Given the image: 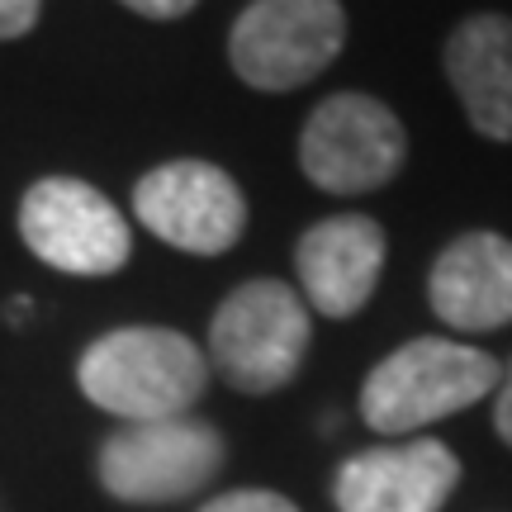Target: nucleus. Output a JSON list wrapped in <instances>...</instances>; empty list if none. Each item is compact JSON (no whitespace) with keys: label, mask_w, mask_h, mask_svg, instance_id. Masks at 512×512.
<instances>
[{"label":"nucleus","mask_w":512,"mask_h":512,"mask_svg":"<svg viewBox=\"0 0 512 512\" xmlns=\"http://www.w3.org/2000/svg\"><path fill=\"white\" fill-rule=\"evenodd\" d=\"M446 81L479 138L512 143V15L484 10L446 38Z\"/></svg>","instance_id":"obj_12"},{"label":"nucleus","mask_w":512,"mask_h":512,"mask_svg":"<svg viewBox=\"0 0 512 512\" xmlns=\"http://www.w3.org/2000/svg\"><path fill=\"white\" fill-rule=\"evenodd\" d=\"M19 238L24 247L67 275H114L133 256L128 219L76 176L34 181L19 200Z\"/></svg>","instance_id":"obj_7"},{"label":"nucleus","mask_w":512,"mask_h":512,"mask_svg":"<svg viewBox=\"0 0 512 512\" xmlns=\"http://www.w3.org/2000/svg\"><path fill=\"white\" fill-rule=\"evenodd\" d=\"M408 133L384 100L361 91L328 95L299 133V166L328 195H370L403 171Z\"/></svg>","instance_id":"obj_6"},{"label":"nucleus","mask_w":512,"mask_h":512,"mask_svg":"<svg viewBox=\"0 0 512 512\" xmlns=\"http://www.w3.org/2000/svg\"><path fill=\"white\" fill-rule=\"evenodd\" d=\"M494 432L512 446V361L503 366V375H498V389H494Z\"/></svg>","instance_id":"obj_15"},{"label":"nucleus","mask_w":512,"mask_h":512,"mask_svg":"<svg viewBox=\"0 0 512 512\" xmlns=\"http://www.w3.org/2000/svg\"><path fill=\"white\" fill-rule=\"evenodd\" d=\"M460 484V460L446 441L418 437L370 446L342 460L332 479L337 512H441Z\"/></svg>","instance_id":"obj_9"},{"label":"nucleus","mask_w":512,"mask_h":512,"mask_svg":"<svg viewBox=\"0 0 512 512\" xmlns=\"http://www.w3.org/2000/svg\"><path fill=\"white\" fill-rule=\"evenodd\" d=\"M313 342L309 304L285 280H247L209 323V366L238 394H275L299 375Z\"/></svg>","instance_id":"obj_3"},{"label":"nucleus","mask_w":512,"mask_h":512,"mask_svg":"<svg viewBox=\"0 0 512 512\" xmlns=\"http://www.w3.org/2000/svg\"><path fill=\"white\" fill-rule=\"evenodd\" d=\"M43 0H0V38H24L38 24Z\"/></svg>","instance_id":"obj_14"},{"label":"nucleus","mask_w":512,"mask_h":512,"mask_svg":"<svg viewBox=\"0 0 512 512\" xmlns=\"http://www.w3.org/2000/svg\"><path fill=\"white\" fill-rule=\"evenodd\" d=\"M200 512H299L285 494H271V489H233V494L209 498Z\"/></svg>","instance_id":"obj_13"},{"label":"nucleus","mask_w":512,"mask_h":512,"mask_svg":"<svg viewBox=\"0 0 512 512\" xmlns=\"http://www.w3.org/2000/svg\"><path fill=\"white\" fill-rule=\"evenodd\" d=\"M498 375L503 366L489 351L451 342V337H418V342H403L366 375L361 418L380 437H408L489 399L498 389Z\"/></svg>","instance_id":"obj_2"},{"label":"nucleus","mask_w":512,"mask_h":512,"mask_svg":"<svg viewBox=\"0 0 512 512\" xmlns=\"http://www.w3.org/2000/svg\"><path fill=\"white\" fill-rule=\"evenodd\" d=\"M427 299L446 328L498 332L512 323V242L498 233H465L427 275Z\"/></svg>","instance_id":"obj_11"},{"label":"nucleus","mask_w":512,"mask_h":512,"mask_svg":"<svg viewBox=\"0 0 512 512\" xmlns=\"http://www.w3.org/2000/svg\"><path fill=\"white\" fill-rule=\"evenodd\" d=\"M133 214L152 238L190 256H219L247 228L238 181L214 162H166L133 185Z\"/></svg>","instance_id":"obj_8"},{"label":"nucleus","mask_w":512,"mask_h":512,"mask_svg":"<svg viewBox=\"0 0 512 512\" xmlns=\"http://www.w3.org/2000/svg\"><path fill=\"white\" fill-rule=\"evenodd\" d=\"M304 304L323 318H351L370 304L384 271V228L366 214H337L313 223L294 247Z\"/></svg>","instance_id":"obj_10"},{"label":"nucleus","mask_w":512,"mask_h":512,"mask_svg":"<svg viewBox=\"0 0 512 512\" xmlns=\"http://www.w3.org/2000/svg\"><path fill=\"white\" fill-rule=\"evenodd\" d=\"M342 43V0H252L228 34V62L252 91H294L328 72Z\"/></svg>","instance_id":"obj_5"},{"label":"nucleus","mask_w":512,"mask_h":512,"mask_svg":"<svg viewBox=\"0 0 512 512\" xmlns=\"http://www.w3.org/2000/svg\"><path fill=\"white\" fill-rule=\"evenodd\" d=\"M76 384L124 422L181 418L204 399L209 361L176 328H114L81 351Z\"/></svg>","instance_id":"obj_1"},{"label":"nucleus","mask_w":512,"mask_h":512,"mask_svg":"<svg viewBox=\"0 0 512 512\" xmlns=\"http://www.w3.org/2000/svg\"><path fill=\"white\" fill-rule=\"evenodd\" d=\"M119 5H128L133 15H143V19H181V15H190L200 0H119Z\"/></svg>","instance_id":"obj_16"},{"label":"nucleus","mask_w":512,"mask_h":512,"mask_svg":"<svg viewBox=\"0 0 512 512\" xmlns=\"http://www.w3.org/2000/svg\"><path fill=\"white\" fill-rule=\"evenodd\" d=\"M223 437L214 422L181 413L157 422H124L100 446V484L119 503H181L223 470Z\"/></svg>","instance_id":"obj_4"}]
</instances>
